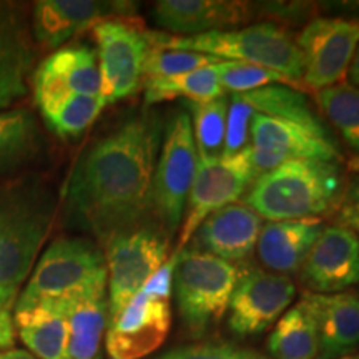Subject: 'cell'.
<instances>
[{"label":"cell","mask_w":359,"mask_h":359,"mask_svg":"<svg viewBox=\"0 0 359 359\" xmlns=\"http://www.w3.org/2000/svg\"><path fill=\"white\" fill-rule=\"evenodd\" d=\"M161 138L158 116H132L93 143L72 170L65 210L100 245L145 223Z\"/></svg>","instance_id":"1"},{"label":"cell","mask_w":359,"mask_h":359,"mask_svg":"<svg viewBox=\"0 0 359 359\" xmlns=\"http://www.w3.org/2000/svg\"><path fill=\"white\" fill-rule=\"evenodd\" d=\"M53 217L55 200L39 183H0V308L15 309Z\"/></svg>","instance_id":"2"},{"label":"cell","mask_w":359,"mask_h":359,"mask_svg":"<svg viewBox=\"0 0 359 359\" xmlns=\"http://www.w3.org/2000/svg\"><path fill=\"white\" fill-rule=\"evenodd\" d=\"M343 200L339 165L323 160H294L255 178L245 205L269 222L320 218Z\"/></svg>","instance_id":"3"},{"label":"cell","mask_w":359,"mask_h":359,"mask_svg":"<svg viewBox=\"0 0 359 359\" xmlns=\"http://www.w3.org/2000/svg\"><path fill=\"white\" fill-rule=\"evenodd\" d=\"M148 39L161 47L205 53L218 60L246 62V64L264 67L285 75L299 87L303 85V55L296 43V37L285 27L273 22L222 30V32L200 34L193 37L148 32Z\"/></svg>","instance_id":"4"},{"label":"cell","mask_w":359,"mask_h":359,"mask_svg":"<svg viewBox=\"0 0 359 359\" xmlns=\"http://www.w3.org/2000/svg\"><path fill=\"white\" fill-rule=\"evenodd\" d=\"M245 266L193 248L178 251L173 290L188 333L200 338L222 321Z\"/></svg>","instance_id":"5"},{"label":"cell","mask_w":359,"mask_h":359,"mask_svg":"<svg viewBox=\"0 0 359 359\" xmlns=\"http://www.w3.org/2000/svg\"><path fill=\"white\" fill-rule=\"evenodd\" d=\"M107 280L102 246L83 236H62L43 251L13 311L57 302Z\"/></svg>","instance_id":"6"},{"label":"cell","mask_w":359,"mask_h":359,"mask_svg":"<svg viewBox=\"0 0 359 359\" xmlns=\"http://www.w3.org/2000/svg\"><path fill=\"white\" fill-rule=\"evenodd\" d=\"M151 183L150 213L172 236L185 215L198 170V154L188 111H177L165 127Z\"/></svg>","instance_id":"7"},{"label":"cell","mask_w":359,"mask_h":359,"mask_svg":"<svg viewBox=\"0 0 359 359\" xmlns=\"http://www.w3.org/2000/svg\"><path fill=\"white\" fill-rule=\"evenodd\" d=\"M109 314L114 318L168 259L170 235L158 223H142L103 245Z\"/></svg>","instance_id":"8"},{"label":"cell","mask_w":359,"mask_h":359,"mask_svg":"<svg viewBox=\"0 0 359 359\" xmlns=\"http://www.w3.org/2000/svg\"><path fill=\"white\" fill-rule=\"evenodd\" d=\"M100 69V97L105 105L135 95L143 85L148 55L147 30L130 17L109 19L93 27Z\"/></svg>","instance_id":"9"},{"label":"cell","mask_w":359,"mask_h":359,"mask_svg":"<svg viewBox=\"0 0 359 359\" xmlns=\"http://www.w3.org/2000/svg\"><path fill=\"white\" fill-rule=\"evenodd\" d=\"M250 150L259 175L294 160H323L338 163V143L327 128H313L290 120L257 114L250 127Z\"/></svg>","instance_id":"10"},{"label":"cell","mask_w":359,"mask_h":359,"mask_svg":"<svg viewBox=\"0 0 359 359\" xmlns=\"http://www.w3.org/2000/svg\"><path fill=\"white\" fill-rule=\"evenodd\" d=\"M258 175L251 161L250 147L235 155H223L212 161H200L188 195L187 217L183 218L177 250H185L191 236L210 215L236 203Z\"/></svg>","instance_id":"11"},{"label":"cell","mask_w":359,"mask_h":359,"mask_svg":"<svg viewBox=\"0 0 359 359\" xmlns=\"http://www.w3.org/2000/svg\"><path fill=\"white\" fill-rule=\"evenodd\" d=\"M303 55V85L323 90L344 83L359 47V20L318 17L296 37Z\"/></svg>","instance_id":"12"},{"label":"cell","mask_w":359,"mask_h":359,"mask_svg":"<svg viewBox=\"0 0 359 359\" xmlns=\"http://www.w3.org/2000/svg\"><path fill=\"white\" fill-rule=\"evenodd\" d=\"M294 294L290 276L245 266L228 306V326L240 338L262 334L280 320Z\"/></svg>","instance_id":"13"},{"label":"cell","mask_w":359,"mask_h":359,"mask_svg":"<svg viewBox=\"0 0 359 359\" xmlns=\"http://www.w3.org/2000/svg\"><path fill=\"white\" fill-rule=\"evenodd\" d=\"M172 327L170 302L140 290L116 316L110 318L105 346L110 359H142L165 343Z\"/></svg>","instance_id":"14"},{"label":"cell","mask_w":359,"mask_h":359,"mask_svg":"<svg viewBox=\"0 0 359 359\" xmlns=\"http://www.w3.org/2000/svg\"><path fill=\"white\" fill-rule=\"evenodd\" d=\"M309 293H343L359 283V238L343 224L325 226L299 268Z\"/></svg>","instance_id":"15"},{"label":"cell","mask_w":359,"mask_h":359,"mask_svg":"<svg viewBox=\"0 0 359 359\" xmlns=\"http://www.w3.org/2000/svg\"><path fill=\"white\" fill-rule=\"evenodd\" d=\"M133 2L122 0H40L34 6V35L45 48H60L72 37L109 19L130 17Z\"/></svg>","instance_id":"16"},{"label":"cell","mask_w":359,"mask_h":359,"mask_svg":"<svg viewBox=\"0 0 359 359\" xmlns=\"http://www.w3.org/2000/svg\"><path fill=\"white\" fill-rule=\"evenodd\" d=\"M32 87L39 109L67 95L100 97L97 52L87 45L58 48L34 72Z\"/></svg>","instance_id":"17"},{"label":"cell","mask_w":359,"mask_h":359,"mask_svg":"<svg viewBox=\"0 0 359 359\" xmlns=\"http://www.w3.org/2000/svg\"><path fill=\"white\" fill-rule=\"evenodd\" d=\"M258 11L241 0H160L154 7L155 22L177 37L222 32L248 24Z\"/></svg>","instance_id":"18"},{"label":"cell","mask_w":359,"mask_h":359,"mask_svg":"<svg viewBox=\"0 0 359 359\" xmlns=\"http://www.w3.org/2000/svg\"><path fill=\"white\" fill-rule=\"evenodd\" d=\"M263 218L245 203H231L210 215L191 236L193 250L224 262H246L257 250Z\"/></svg>","instance_id":"19"},{"label":"cell","mask_w":359,"mask_h":359,"mask_svg":"<svg viewBox=\"0 0 359 359\" xmlns=\"http://www.w3.org/2000/svg\"><path fill=\"white\" fill-rule=\"evenodd\" d=\"M107 291V280H103L55 302L69 326L67 359L100 358V344L110 320Z\"/></svg>","instance_id":"20"},{"label":"cell","mask_w":359,"mask_h":359,"mask_svg":"<svg viewBox=\"0 0 359 359\" xmlns=\"http://www.w3.org/2000/svg\"><path fill=\"white\" fill-rule=\"evenodd\" d=\"M313 309L320 339L318 359H338L359 346V294L304 293Z\"/></svg>","instance_id":"21"},{"label":"cell","mask_w":359,"mask_h":359,"mask_svg":"<svg viewBox=\"0 0 359 359\" xmlns=\"http://www.w3.org/2000/svg\"><path fill=\"white\" fill-rule=\"evenodd\" d=\"M323 230L321 218L268 222L263 224L257 243L259 262L276 275H293L299 271Z\"/></svg>","instance_id":"22"},{"label":"cell","mask_w":359,"mask_h":359,"mask_svg":"<svg viewBox=\"0 0 359 359\" xmlns=\"http://www.w3.org/2000/svg\"><path fill=\"white\" fill-rule=\"evenodd\" d=\"M22 343L39 359H67L69 326L58 303H42L13 311Z\"/></svg>","instance_id":"23"},{"label":"cell","mask_w":359,"mask_h":359,"mask_svg":"<svg viewBox=\"0 0 359 359\" xmlns=\"http://www.w3.org/2000/svg\"><path fill=\"white\" fill-rule=\"evenodd\" d=\"M266 349L271 359H318L320 339L316 320L304 296L276 321Z\"/></svg>","instance_id":"24"},{"label":"cell","mask_w":359,"mask_h":359,"mask_svg":"<svg viewBox=\"0 0 359 359\" xmlns=\"http://www.w3.org/2000/svg\"><path fill=\"white\" fill-rule=\"evenodd\" d=\"M40 132L27 109L0 111V177L32 161L40 151Z\"/></svg>","instance_id":"25"},{"label":"cell","mask_w":359,"mask_h":359,"mask_svg":"<svg viewBox=\"0 0 359 359\" xmlns=\"http://www.w3.org/2000/svg\"><path fill=\"white\" fill-rule=\"evenodd\" d=\"M143 88H145L147 105H155V103L175 100V98L201 103L224 95V90L219 85L213 65L177 75V77L148 80V82H143Z\"/></svg>","instance_id":"26"},{"label":"cell","mask_w":359,"mask_h":359,"mask_svg":"<svg viewBox=\"0 0 359 359\" xmlns=\"http://www.w3.org/2000/svg\"><path fill=\"white\" fill-rule=\"evenodd\" d=\"M236 95L243 97L259 115L290 120V122L308 125L313 128H326L321 116L309 105L308 97L296 88L271 85V87L248 93H236Z\"/></svg>","instance_id":"27"},{"label":"cell","mask_w":359,"mask_h":359,"mask_svg":"<svg viewBox=\"0 0 359 359\" xmlns=\"http://www.w3.org/2000/svg\"><path fill=\"white\" fill-rule=\"evenodd\" d=\"M32 65V50L25 32L0 35V111L27 93V75Z\"/></svg>","instance_id":"28"},{"label":"cell","mask_w":359,"mask_h":359,"mask_svg":"<svg viewBox=\"0 0 359 359\" xmlns=\"http://www.w3.org/2000/svg\"><path fill=\"white\" fill-rule=\"evenodd\" d=\"M190 110V120L200 161H212L223 156L226 118L230 100L226 97L210 102H185Z\"/></svg>","instance_id":"29"},{"label":"cell","mask_w":359,"mask_h":359,"mask_svg":"<svg viewBox=\"0 0 359 359\" xmlns=\"http://www.w3.org/2000/svg\"><path fill=\"white\" fill-rule=\"evenodd\" d=\"M314 98L327 122L359 155V88L344 82L318 90Z\"/></svg>","instance_id":"30"},{"label":"cell","mask_w":359,"mask_h":359,"mask_svg":"<svg viewBox=\"0 0 359 359\" xmlns=\"http://www.w3.org/2000/svg\"><path fill=\"white\" fill-rule=\"evenodd\" d=\"M102 97L67 95L40 110L45 123L60 138H77L105 109Z\"/></svg>","instance_id":"31"},{"label":"cell","mask_w":359,"mask_h":359,"mask_svg":"<svg viewBox=\"0 0 359 359\" xmlns=\"http://www.w3.org/2000/svg\"><path fill=\"white\" fill-rule=\"evenodd\" d=\"M213 69L217 72L219 85L226 92L236 93H248L255 90L271 87V85H285L299 90L302 87L291 82L285 75L278 74L275 70L264 69V67L246 64V62H230V60H218L213 64Z\"/></svg>","instance_id":"32"},{"label":"cell","mask_w":359,"mask_h":359,"mask_svg":"<svg viewBox=\"0 0 359 359\" xmlns=\"http://www.w3.org/2000/svg\"><path fill=\"white\" fill-rule=\"evenodd\" d=\"M147 37H148V30H147ZM148 42H150V48H148L145 70H143V82H148V80L177 77V75L188 74V72H195L198 69H203V67L217 64L218 62V58L205 55V53L161 47V45H156L151 42L150 39H148Z\"/></svg>","instance_id":"33"},{"label":"cell","mask_w":359,"mask_h":359,"mask_svg":"<svg viewBox=\"0 0 359 359\" xmlns=\"http://www.w3.org/2000/svg\"><path fill=\"white\" fill-rule=\"evenodd\" d=\"M255 115L257 111L243 97L231 95L230 107H228L223 155H235L250 147V127Z\"/></svg>","instance_id":"34"},{"label":"cell","mask_w":359,"mask_h":359,"mask_svg":"<svg viewBox=\"0 0 359 359\" xmlns=\"http://www.w3.org/2000/svg\"><path fill=\"white\" fill-rule=\"evenodd\" d=\"M158 359H271L228 343H196L170 351Z\"/></svg>","instance_id":"35"},{"label":"cell","mask_w":359,"mask_h":359,"mask_svg":"<svg viewBox=\"0 0 359 359\" xmlns=\"http://www.w3.org/2000/svg\"><path fill=\"white\" fill-rule=\"evenodd\" d=\"M177 258L178 251H173V255L165 262L163 266H161L158 271L143 285L142 290L145 291L147 294L158 299H165V302H170L173 291V273L175 264H177Z\"/></svg>","instance_id":"36"},{"label":"cell","mask_w":359,"mask_h":359,"mask_svg":"<svg viewBox=\"0 0 359 359\" xmlns=\"http://www.w3.org/2000/svg\"><path fill=\"white\" fill-rule=\"evenodd\" d=\"M339 206V224L349 228L359 238V180L348 188Z\"/></svg>","instance_id":"37"},{"label":"cell","mask_w":359,"mask_h":359,"mask_svg":"<svg viewBox=\"0 0 359 359\" xmlns=\"http://www.w3.org/2000/svg\"><path fill=\"white\" fill-rule=\"evenodd\" d=\"M24 32L19 13L12 4L0 2V35Z\"/></svg>","instance_id":"38"},{"label":"cell","mask_w":359,"mask_h":359,"mask_svg":"<svg viewBox=\"0 0 359 359\" xmlns=\"http://www.w3.org/2000/svg\"><path fill=\"white\" fill-rule=\"evenodd\" d=\"M0 359H39L27 349H4L0 351Z\"/></svg>","instance_id":"39"},{"label":"cell","mask_w":359,"mask_h":359,"mask_svg":"<svg viewBox=\"0 0 359 359\" xmlns=\"http://www.w3.org/2000/svg\"><path fill=\"white\" fill-rule=\"evenodd\" d=\"M348 83H351L353 87L359 88V47L356 53H354V58L351 62V67H349V72H348Z\"/></svg>","instance_id":"40"},{"label":"cell","mask_w":359,"mask_h":359,"mask_svg":"<svg viewBox=\"0 0 359 359\" xmlns=\"http://www.w3.org/2000/svg\"><path fill=\"white\" fill-rule=\"evenodd\" d=\"M349 168H351L353 172L359 173V155H353V158L349 160Z\"/></svg>","instance_id":"41"},{"label":"cell","mask_w":359,"mask_h":359,"mask_svg":"<svg viewBox=\"0 0 359 359\" xmlns=\"http://www.w3.org/2000/svg\"><path fill=\"white\" fill-rule=\"evenodd\" d=\"M338 359H359V353H351V354H346V356H341Z\"/></svg>","instance_id":"42"},{"label":"cell","mask_w":359,"mask_h":359,"mask_svg":"<svg viewBox=\"0 0 359 359\" xmlns=\"http://www.w3.org/2000/svg\"><path fill=\"white\" fill-rule=\"evenodd\" d=\"M98 359H100V358H98Z\"/></svg>","instance_id":"43"}]
</instances>
